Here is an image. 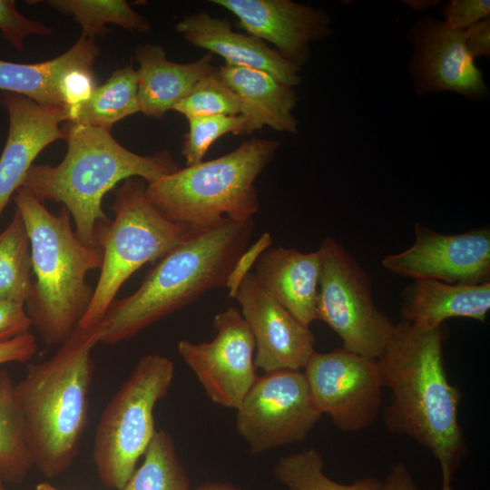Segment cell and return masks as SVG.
<instances>
[{
  "label": "cell",
  "mask_w": 490,
  "mask_h": 490,
  "mask_svg": "<svg viewBox=\"0 0 490 490\" xmlns=\"http://www.w3.org/2000/svg\"><path fill=\"white\" fill-rule=\"evenodd\" d=\"M187 119L196 116L239 115L241 107L237 95L215 73L201 78L190 93L173 109Z\"/></svg>",
  "instance_id": "cell-30"
},
{
  "label": "cell",
  "mask_w": 490,
  "mask_h": 490,
  "mask_svg": "<svg viewBox=\"0 0 490 490\" xmlns=\"http://www.w3.org/2000/svg\"><path fill=\"white\" fill-rule=\"evenodd\" d=\"M402 299L401 321L416 328H436L451 318L485 322L490 309V282L461 285L417 279L405 289Z\"/></svg>",
  "instance_id": "cell-22"
},
{
  "label": "cell",
  "mask_w": 490,
  "mask_h": 490,
  "mask_svg": "<svg viewBox=\"0 0 490 490\" xmlns=\"http://www.w3.org/2000/svg\"><path fill=\"white\" fill-rule=\"evenodd\" d=\"M67 152L57 165H34L22 188L41 202L63 203L75 225L81 243L95 246L96 228L109 220L102 209L103 196L120 181L139 177L150 183L179 170L168 150L140 155L121 145L111 131L66 122Z\"/></svg>",
  "instance_id": "cell-4"
},
{
  "label": "cell",
  "mask_w": 490,
  "mask_h": 490,
  "mask_svg": "<svg viewBox=\"0 0 490 490\" xmlns=\"http://www.w3.org/2000/svg\"><path fill=\"white\" fill-rule=\"evenodd\" d=\"M98 55L93 39L81 35L69 50L52 60L34 64L0 60V91L24 95L43 105L64 108L59 93L62 77L74 65L95 60Z\"/></svg>",
  "instance_id": "cell-23"
},
{
  "label": "cell",
  "mask_w": 490,
  "mask_h": 490,
  "mask_svg": "<svg viewBox=\"0 0 490 490\" xmlns=\"http://www.w3.org/2000/svg\"><path fill=\"white\" fill-rule=\"evenodd\" d=\"M137 113L138 75L130 63L97 85L90 98L69 113L68 122L111 131L115 122Z\"/></svg>",
  "instance_id": "cell-24"
},
{
  "label": "cell",
  "mask_w": 490,
  "mask_h": 490,
  "mask_svg": "<svg viewBox=\"0 0 490 490\" xmlns=\"http://www.w3.org/2000/svg\"><path fill=\"white\" fill-rule=\"evenodd\" d=\"M405 5L410 6L412 9L419 12L426 10L429 7L436 6L440 4L439 1H430V0H407L403 1Z\"/></svg>",
  "instance_id": "cell-40"
},
{
  "label": "cell",
  "mask_w": 490,
  "mask_h": 490,
  "mask_svg": "<svg viewBox=\"0 0 490 490\" xmlns=\"http://www.w3.org/2000/svg\"><path fill=\"white\" fill-rule=\"evenodd\" d=\"M239 20L240 27L273 44L292 64L305 65L310 44L328 37L330 17L320 8L290 0H211Z\"/></svg>",
  "instance_id": "cell-16"
},
{
  "label": "cell",
  "mask_w": 490,
  "mask_h": 490,
  "mask_svg": "<svg viewBox=\"0 0 490 490\" xmlns=\"http://www.w3.org/2000/svg\"><path fill=\"white\" fill-rule=\"evenodd\" d=\"M0 490H5L4 481L0 477Z\"/></svg>",
  "instance_id": "cell-42"
},
{
  "label": "cell",
  "mask_w": 490,
  "mask_h": 490,
  "mask_svg": "<svg viewBox=\"0 0 490 490\" xmlns=\"http://www.w3.org/2000/svg\"><path fill=\"white\" fill-rule=\"evenodd\" d=\"M194 490H247L241 487L235 486L232 484L220 481H211L200 485Z\"/></svg>",
  "instance_id": "cell-39"
},
{
  "label": "cell",
  "mask_w": 490,
  "mask_h": 490,
  "mask_svg": "<svg viewBox=\"0 0 490 490\" xmlns=\"http://www.w3.org/2000/svg\"><path fill=\"white\" fill-rule=\"evenodd\" d=\"M175 367L161 354L143 356L104 407L93 460L102 483L120 490L133 474L156 429L153 410L172 387Z\"/></svg>",
  "instance_id": "cell-8"
},
{
  "label": "cell",
  "mask_w": 490,
  "mask_h": 490,
  "mask_svg": "<svg viewBox=\"0 0 490 490\" xmlns=\"http://www.w3.org/2000/svg\"><path fill=\"white\" fill-rule=\"evenodd\" d=\"M234 299L254 338L256 368L264 372L305 368L316 352L313 332L271 297L252 271Z\"/></svg>",
  "instance_id": "cell-15"
},
{
  "label": "cell",
  "mask_w": 490,
  "mask_h": 490,
  "mask_svg": "<svg viewBox=\"0 0 490 490\" xmlns=\"http://www.w3.org/2000/svg\"><path fill=\"white\" fill-rule=\"evenodd\" d=\"M381 490H420L407 466L403 463L393 465L382 482Z\"/></svg>",
  "instance_id": "cell-38"
},
{
  "label": "cell",
  "mask_w": 490,
  "mask_h": 490,
  "mask_svg": "<svg viewBox=\"0 0 490 490\" xmlns=\"http://www.w3.org/2000/svg\"><path fill=\"white\" fill-rule=\"evenodd\" d=\"M213 327L217 334L211 341L182 339L178 342V352L213 403L237 410L259 377L254 338L235 307L216 314Z\"/></svg>",
  "instance_id": "cell-12"
},
{
  "label": "cell",
  "mask_w": 490,
  "mask_h": 490,
  "mask_svg": "<svg viewBox=\"0 0 490 490\" xmlns=\"http://www.w3.org/2000/svg\"><path fill=\"white\" fill-rule=\"evenodd\" d=\"M407 39L413 46L407 70L418 96L454 92L472 102L486 96L488 87L466 48L464 31L425 15L409 28Z\"/></svg>",
  "instance_id": "cell-13"
},
{
  "label": "cell",
  "mask_w": 490,
  "mask_h": 490,
  "mask_svg": "<svg viewBox=\"0 0 490 490\" xmlns=\"http://www.w3.org/2000/svg\"><path fill=\"white\" fill-rule=\"evenodd\" d=\"M35 490H61L48 482H43L36 485Z\"/></svg>",
  "instance_id": "cell-41"
},
{
  "label": "cell",
  "mask_w": 490,
  "mask_h": 490,
  "mask_svg": "<svg viewBox=\"0 0 490 490\" xmlns=\"http://www.w3.org/2000/svg\"><path fill=\"white\" fill-rule=\"evenodd\" d=\"M254 218H225L161 258L131 295L114 299L99 323L100 342L113 345L190 305L207 291L226 284L238 257L249 246Z\"/></svg>",
  "instance_id": "cell-2"
},
{
  "label": "cell",
  "mask_w": 490,
  "mask_h": 490,
  "mask_svg": "<svg viewBox=\"0 0 490 490\" xmlns=\"http://www.w3.org/2000/svg\"><path fill=\"white\" fill-rule=\"evenodd\" d=\"M32 466L15 384L9 372L0 369V477L4 482L20 483Z\"/></svg>",
  "instance_id": "cell-25"
},
{
  "label": "cell",
  "mask_w": 490,
  "mask_h": 490,
  "mask_svg": "<svg viewBox=\"0 0 490 490\" xmlns=\"http://www.w3.org/2000/svg\"><path fill=\"white\" fill-rule=\"evenodd\" d=\"M139 63L138 101L140 113L162 118L181 102L203 77L217 71L213 55L206 54L188 64L167 59L164 49L158 44H145L135 48Z\"/></svg>",
  "instance_id": "cell-20"
},
{
  "label": "cell",
  "mask_w": 490,
  "mask_h": 490,
  "mask_svg": "<svg viewBox=\"0 0 490 490\" xmlns=\"http://www.w3.org/2000/svg\"><path fill=\"white\" fill-rule=\"evenodd\" d=\"M466 48L475 60L490 56V17L464 30Z\"/></svg>",
  "instance_id": "cell-37"
},
{
  "label": "cell",
  "mask_w": 490,
  "mask_h": 490,
  "mask_svg": "<svg viewBox=\"0 0 490 490\" xmlns=\"http://www.w3.org/2000/svg\"><path fill=\"white\" fill-rule=\"evenodd\" d=\"M189 131L184 135L181 154L186 166L203 162L211 144L220 137L232 132L242 134L245 118L239 115L196 116L187 119Z\"/></svg>",
  "instance_id": "cell-31"
},
{
  "label": "cell",
  "mask_w": 490,
  "mask_h": 490,
  "mask_svg": "<svg viewBox=\"0 0 490 490\" xmlns=\"http://www.w3.org/2000/svg\"><path fill=\"white\" fill-rule=\"evenodd\" d=\"M443 342L442 326L424 329L401 321L376 360L383 387L391 392L387 428L429 450L440 466L441 490H453L466 446L458 420L461 392L448 381Z\"/></svg>",
  "instance_id": "cell-1"
},
{
  "label": "cell",
  "mask_w": 490,
  "mask_h": 490,
  "mask_svg": "<svg viewBox=\"0 0 490 490\" xmlns=\"http://www.w3.org/2000/svg\"><path fill=\"white\" fill-rule=\"evenodd\" d=\"M45 3L62 14L73 16L90 39L103 36L113 24L131 32L148 33L151 24L124 0H50Z\"/></svg>",
  "instance_id": "cell-28"
},
{
  "label": "cell",
  "mask_w": 490,
  "mask_h": 490,
  "mask_svg": "<svg viewBox=\"0 0 490 490\" xmlns=\"http://www.w3.org/2000/svg\"><path fill=\"white\" fill-rule=\"evenodd\" d=\"M320 269L318 250L302 252L279 246L260 255L253 273L271 297L309 327L317 320Z\"/></svg>",
  "instance_id": "cell-19"
},
{
  "label": "cell",
  "mask_w": 490,
  "mask_h": 490,
  "mask_svg": "<svg viewBox=\"0 0 490 490\" xmlns=\"http://www.w3.org/2000/svg\"><path fill=\"white\" fill-rule=\"evenodd\" d=\"M143 456L142 466L120 490H190L187 472L167 431L156 430Z\"/></svg>",
  "instance_id": "cell-27"
},
{
  "label": "cell",
  "mask_w": 490,
  "mask_h": 490,
  "mask_svg": "<svg viewBox=\"0 0 490 490\" xmlns=\"http://www.w3.org/2000/svg\"><path fill=\"white\" fill-rule=\"evenodd\" d=\"M146 185L136 177L116 190L114 219L95 230V246L103 252L101 274L81 328L98 325L122 284L141 267L159 260L195 230L172 222L148 201Z\"/></svg>",
  "instance_id": "cell-7"
},
{
  "label": "cell",
  "mask_w": 490,
  "mask_h": 490,
  "mask_svg": "<svg viewBox=\"0 0 490 490\" xmlns=\"http://www.w3.org/2000/svg\"><path fill=\"white\" fill-rule=\"evenodd\" d=\"M100 325L77 327L49 359L29 364L15 385L33 466L47 478L74 463L88 424L89 391Z\"/></svg>",
  "instance_id": "cell-3"
},
{
  "label": "cell",
  "mask_w": 490,
  "mask_h": 490,
  "mask_svg": "<svg viewBox=\"0 0 490 490\" xmlns=\"http://www.w3.org/2000/svg\"><path fill=\"white\" fill-rule=\"evenodd\" d=\"M218 75L240 100V115L245 118L242 134L260 131L266 125L278 132L298 133L299 122L292 114L298 101L293 87L264 71L243 66L221 65Z\"/></svg>",
  "instance_id": "cell-21"
},
{
  "label": "cell",
  "mask_w": 490,
  "mask_h": 490,
  "mask_svg": "<svg viewBox=\"0 0 490 490\" xmlns=\"http://www.w3.org/2000/svg\"><path fill=\"white\" fill-rule=\"evenodd\" d=\"M445 23L452 29L466 30L490 17L489 0H452L443 9Z\"/></svg>",
  "instance_id": "cell-33"
},
{
  "label": "cell",
  "mask_w": 490,
  "mask_h": 490,
  "mask_svg": "<svg viewBox=\"0 0 490 490\" xmlns=\"http://www.w3.org/2000/svg\"><path fill=\"white\" fill-rule=\"evenodd\" d=\"M0 102L9 116L8 136L0 157L1 216L37 155L54 141L66 140L60 124L69 117L63 107L43 105L14 93L0 92Z\"/></svg>",
  "instance_id": "cell-17"
},
{
  "label": "cell",
  "mask_w": 490,
  "mask_h": 490,
  "mask_svg": "<svg viewBox=\"0 0 490 490\" xmlns=\"http://www.w3.org/2000/svg\"><path fill=\"white\" fill-rule=\"evenodd\" d=\"M416 240L407 250L382 260L388 271L448 284L490 282V230L479 228L458 234H442L415 224Z\"/></svg>",
  "instance_id": "cell-14"
},
{
  "label": "cell",
  "mask_w": 490,
  "mask_h": 490,
  "mask_svg": "<svg viewBox=\"0 0 490 490\" xmlns=\"http://www.w3.org/2000/svg\"><path fill=\"white\" fill-rule=\"evenodd\" d=\"M14 201L28 233L35 276L24 309L44 344L61 345L90 306L94 289L86 275L102 268L103 252L79 241L64 206L53 214L22 187Z\"/></svg>",
  "instance_id": "cell-5"
},
{
  "label": "cell",
  "mask_w": 490,
  "mask_h": 490,
  "mask_svg": "<svg viewBox=\"0 0 490 490\" xmlns=\"http://www.w3.org/2000/svg\"><path fill=\"white\" fill-rule=\"evenodd\" d=\"M31 326L24 303L0 299V344L28 333Z\"/></svg>",
  "instance_id": "cell-35"
},
{
  "label": "cell",
  "mask_w": 490,
  "mask_h": 490,
  "mask_svg": "<svg viewBox=\"0 0 490 490\" xmlns=\"http://www.w3.org/2000/svg\"><path fill=\"white\" fill-rule=\"evenodd\" d=\"M33 275L28 233L15 208L11 222L0 233V299L24 303L32 290Z\"/></svg>",
  "instance_id": "cell-26"
},
{
  "label": "cell",
  "mask_w": 490,
  "mask_h": 490,
  "mask_svg": "<svg viewBox=\"0 0 490 490\" xmlns=\"http://www.w3.org/2000/svg\"><path fill=\"white\" fill-rule=\"evenodd\" d=\"M37 351V342L30 332L0 344V365L10 362H26Z\"/></svg>",
  "instance_id": "cell-36"
},
{
  "label": "cell",
  "mask_w": 490,
  "mask_h": 490,
  "mask_svg": "<svg viewBox=\"0 0 490 490\" xmlns=\"http://www.w3.org/2000/svg\"><path fill=\"white\" fill-rule=\"evenodd\" d=\"M15 1L0 0V30L2 35L18 51L24 50V41L31 34L47 35L53 31L44 24L30 20L15 8Z\"/></svg>",
  "instance_id": "cell-32"
},
{
  "label": "cell",
  "mask_w": 490,
  "mask_h": 490,
  "mask_svg": "<svg viewBox=\"0 0 490 490\" xmlns=\"http://www.w3.org/2000/svg\"><path fill=\"white\" fill-rule=\"evenodd\" d=\"M279 144L251 138L217 159L146 183L145 195L167 220L194 230L210 228L225 218H254L260 209L255 181Z\"/></svg>",
  "instance_id": "cell-6"
},
{
  "label": "cell",
  "mask_w": 490,
  "mask_h": 490,
  "mask_svg": "<svg viewBox=\"0 0 490 490\" xmlns=\"http://www.w3.org/2000/svg\"><path fill=\"white\" fill-rule=\"evenodd\" d=\"M318 250L321 269L317 319L338 335L346 350L377 359L396 324L376 307L370 278L339 242L327 237Z\"/></svg>",
  "instance_id": "cell-9"
},
{
  "label": "cell",
  "mask_w": 490,
  "mask_h": 490,
  "mask_svg": "<svg viewBox=\"0 0 490 490\" xmlns=\"http://www.w3.org/2000/svg\"><path fill=\"white\" fill-rule=\"evenodd\" d=\"M318 411L344 432L364 430L376 421L382 404V380L376 359L344 348L315 352L303 371Z\"/></svg>",
  "instance_id": "cell-11"
},
{
  "label": "cell",
  "mask_w": 490,
  "mask_h": 490,
  "mask_svg": "<svg viewBox=\"0 0 490 490\" xmlns=\"http://www.w3.org/2000/svg\"><path fill=\"white\" fill-rule=\"evenodd\" d=\"M271 242L272 237L270 233L265 231L238 257L225 284V287L229 289V296L230 298H235L242 280L251 272V268L255 266L260 255L269 249Z\"/></svg>",
  "instance_id": "cell-34"
},
{
  "label": "cell",
  "mask_w": 490,
  "mask_h": 490,
  "mask_svg": "<svg viewBox=\"0 0 490 490\" xmlns=\"http://www.w3.org/2000/svg\"><path fill=\"white\" fill-rule=\"evenodd\" d=\"M320 452L309 447L281 456L274 466L275 478L288 490H381L382 482L374 476L361 477L352 484H340L323 472Z\"/></svg>",
  "instance_id": "cell-29"
},
{
  "label": "cell",
  "mask_w": 490,
  "mask_h": 490,
  "mask_svg": "<svg viewBox=\"0 0 490 490\" xmlns=\"http://www.w3.org/2000/svg\"><path fill=\"white\" fill-rule=\"evenodd\" d=\"M175 29L189 44L222 57L225 64L264 71L291 87L302 81L300 67L260 39L234 31L226 18L199 12L182 18Z\"/></svg>",
  "instance_id": "cell-18"
},
{
  "label": "cell",
  "mask_w": 490,
  "mask_h": 490,
  "mask_svg": "<svg viewBox=\"0 0 490 490\" xmlns=\"http://www.w3.org/2000/svg\"><path fill=\"white\" fill-rule=\"evenodd\" d=\"M321 416L303 371L275 370L258 377L245 396L236 429L258 456L303 441Z\"/></svg>",
  "instance_id": "cell-10"
}]
</instances>
